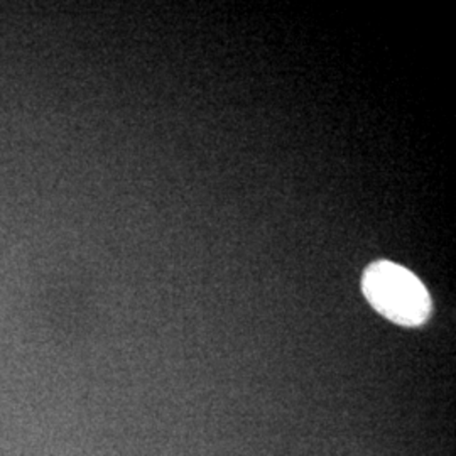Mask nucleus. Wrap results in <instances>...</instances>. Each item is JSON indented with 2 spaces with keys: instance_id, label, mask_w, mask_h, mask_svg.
Instances as JSON below:
<instances>
[{
  "instance_id": "nucleus-1",
  "label": "nucleus",
  "mask_w": 456,
  "mask_h": 456,
  "mask_svg": "<svg viewBox=\"0 0 456 456\" xmlns=\"http://www.w3.org/2000/svg\"><path fill=\"white\" fill-rule=\"evenodd\" d=\"M362 291L375 311L397 325H423L431 314V297L423 282L394 262L369 265L362 277Z\"/></svg>"
}]
</instances>
